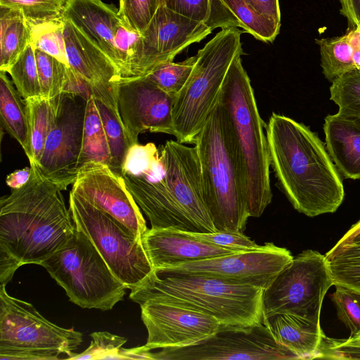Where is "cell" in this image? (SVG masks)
I'll list each match as a JSON object with an SVG mask.
<instances>
[{
	"label": "cell",
	"instance_id": "39",
	"mask_svg": "<svg viewBox=\"0 0 360 360\" xmlns=\"http://www.w3.org/2000/svg\"><path fill=\"white\" fill-rule=\"evenodd\" d=\"M66 0H0V7L20 12L30 23H36L60 18Z\"/></svg>",
	"mask_w": 360,
	"mask_h": 360
},
{
	"label": "cell",
	"instance_id": "8",
	"mask_svg": "<svg viewBox=\"0 0 360 360\" xmlns=\"http://www.w3.org/2000/svg\"><path fill=\"white\" fill-rule=\"evenodd\" d=\"M0 360L68 359L82 342V333L45 319L30 303L0 286Z\"/></svg>",
	"mask_w": 360,
	"mask_h": 360
},
{
	"label": "cell",
	"instance_id": "6",
	"mask_svg": "<svg viewBox=\"0 0 360 360\" xmlns=\"http://www.w3.org/2000/svg\"><path fill=\"white\" fill-rule=\"evenodd\" d=\"M240 36L236 27L224 28L198 50L191 76L174 99L172 118L179 142L194 143L216 106L231 64L244 54Z\"/></svg>",
	"mask_w": 360,
	"mask_h": 360
},
{
	"label": "cell",
	"instance_id": "3",
	"mask_svg": "<svg viewBox=\"0 0 360 360\" xmlns=\"http://www.w3.org/2000/svg\"><path fill=\"white\" fill-rule=\"evenodd\" d=\"M193 143L204 202L217 231L243 232L250 217L245 174L230 118L219 101Z\"/></svg>",
	"mask_w": 360,
	"mask_h": 360
},
{
	"label": "cell",
	"instance_id": "12",
	"mask_svg": "<svg viewBox=\"0 0 360 360\" xmlns=\"http://www.w3.org/2000/svg\"><path fill=\"white\" fill-rule=\"evenodd\" d=\"M292 258L288 250L272 243H266L259 249L236 252L154 270L160 274L203 276L233 284L266 289Z\"/></svg>",
	"mask_w": 360,
	"mask_h": 360
},
{
	"label": "cell",
	"instance_id": "17",
	"mask_svg": "<svg viewBox=\"0 0 360 360\" xmlns=\"http://www.w3.org/2000/svg\"><path fill=\"white\" fill-rule=\"evenodd\" d=\"M140 307L150 350L197 345L220 328L214 317L182 306L150 300Z\"/></svg>",
	"mask_w": 360,
	"mask_h": 360
},
{
	"label": "cell",
	"instance_id": "26",
	"mask_svg": "<svg viewBox=\"0 0 360 360\" xmlns=\"http://www.w3.org/2000/svg\"><path fill=\"white\" fill-rule=\"evenodd\" d=\"M6 73L0 70L1 124L21 146L30 162L32 160V132L27 105Z\"/></svg>",
	"mask_w": 360,
	"mask_h": 360
},
{
	"label": "cell",
	"instance_id": "4",
	"mask_svg": "<svg viewBox=\"0 0 360 360\" xmlns=\"http://www.w3.org/2000/svg\"><path fill=\"white\" fill-rule=\"evenodd\" d=\"M262 288L215 278L160 274L155 270L131 290L129 298L174 304L217 319L220 328H246L264 323Z\"/></svg>",
	"mask_w": 360,
	"mask_h": 360
},
{
	"label": "cell",
	"instance_id": "38",
	"mask_svg": "<svg viewBox=\"0 0 360 360\" xmlns=\"http://www.w3.org/2000/svg\"><path fill=\"white\" fill-rule=\"evenodd\" d=\"M330 100L340 112L360 115V70H352L335 78L330 87Z\"/></svg>",
	"mask_w": 360,
	"mask_h": 360
},
{
	"label": "cell",
	"instance_id": "45",
	"mask_svg": "<svg viewBox=\"0 0 360 360\" xmlns=\"http://www.w3.org/2000/svg\"><path fill=\"white\" fill-rule=\"evenodd\" d=\"M256 11L281 22V11L278 0H245Z\"/></svg>",
	"mask_w": 360,
	"mask_h": 360
},
{
	"label": "cell",
	"instance_id": "30",
	"mask_svg": "<svg viewBox=\"0 0 360 360\" xmlns=\"http://www.w3.org/2000/svg\"><path fill=\"white\" fill-rule=\"evenodd\" d=\"M63 98L64 94H61L52 99L41 96L24 99L32 132V160L30 164H38L46 139L56 124Z\"/></svg>",
	"mask_w": 360,
	"mask_h": 360
},
{
	"label": "cell",
	"instance_id": "10",
	"mask_svg": "<svg viewBox=\"0 0 360 360\" xmlns=\"http://www.w3.org/2000/svg\"><path fill=\"white\" fill-rule=\"evenodd\" d=\"M332 285L325 255L302 251L264 290V321L276 314H289L320 324L323 301Z\"/></svg>",
	"mask_w": 360,
	"mask_h": 360
},
{
	"label": "cell",
	"instance_id": "41",
	"mask_svg": "<svg viewBox=\"0 0 360 360\" xmlns=\"http://www.w3.org/2000/svg\"><path fill=\"white\" fill-rule=\"evenodd\" d=\"M90 346L79 354L74 353L68 359H120V352L127 338L108 332H94Z\"/></svg>",
	"mask_w": 360,
	"mask_h": 360
},
{
	"label": "cell",
	"instance_id": "44",
	"mask_svg": "<svg viewBox=\"0 0 360 360\" xmlns=\"http://www.w3.org/2000/svg\"><path fill=\"white\" fill-rule=\"evenodd\" d=\"M63 94L79 97L85 101L94 96L90 84L70 67L68 69L67 80Z\"/></svg>",
	"mask_w": 360,
	"mask_h": 360
},
{
	"label": "cell",
	"instance_id": "25",
	"mask_svg": "<svg viewBox=\"0 0 360 360\" xmlns=\"http://www.w3.org/2000/svg\"><path fill=\"white\" fill-rule=\"evenodd\" d=\"M319 46L321 66L331 82L340 75L360 70V26L347 30L340 37L316 39Z\"/></svg>",
	"mask_w": 360,
	"mask_h": 360
},
{
	"label": "cell",
	"instance_id": "11",
	"mask_svg": "<svg viewBox=\"0 0 360 360\" xmlns=\"http://www.w3.org/2000/svg\"><path fill=\"white\" fill-rule=\"evenodd\" d=\"M164 173L159 148L153 143H136L127 154L121 176L149 219L151 228L198 233L195 225L172 198Z\"/></svg>",
	"mask_w": 360,
	"mask_h": 360
},
{
	"label": "cell",
	"instance_id": "22",
	"mask_svg": "<svg viewBox=\"0 0 360 360\" xmlns=\"http://www.w3.org/2000/svg\"><path fill=\"white\" fill-rule=\"evenodd\" d=\"M141 241L154 269L243 251L205 242L174 229L148 228Z\"/></svg>",
	"mask_w": 360,
	"mask_h": 360
},
{
	"label": "cell",
	"instance_id": "31",
	"mask_svg": "<svg viewBox=\"0 0 360 360\" xmlns=\"http://www.w3.org/2000/svg\"><path fill=\"white\" fill-rule=\"evenodd\" d=\"M164 5L176 13L205 23L212 30L240 27L221 0H164Z\"/></svg>",
	"mask_w": 360,
	"mask_h": 360
},
{
	"label": "cell",
	"instance_id": "23",
	"mask_svg": "<svg viewBox=\"0 0 360 360\" xmlns=\"http://www.w3.org/2000/svg\"><path fill=\"white\" fill-rule=\"evenodd\" d=\"M326 148L347 179H360V115L338 111L325 118Z\"/></svg>",
	"mask_w": 360,
	"mask_h": 360
},
{
	"label": "cell",
	"instance_id": "34",
	"mask_svg": "<svg viewBox=\"0 0 360 360\" xmlns=\"http://www.w3.org/2000/svg\"><path fill=\"white\" fill-rule=\"evenodd\" d=\"M30 25L31 44L34 49L51 55L69 66L66 56L63 15L57 19Z\"/></svg>",
	"mask_w": 360,
	"mask_h": 360
},
{
	"label": "cell",
	"instance_id": "5",
	"mask_svg": "<svg viewBox=\"0 0 360 360\" xmlns=\"http://www.w3.org/2000/svg\"><path fill=\"white\" fill-rule=\"evenodd\" d=\"M219 102L230 118L241 158L246 183L250 217H260L272 200L270 161L266 124L258 110L250 79L241 55L231 64L224 79Z\"/></svg>",
	"mask_w": 360,
	"mask_h": 360
},
{
	"label": "cell",
	"instance_id": "47",
	"mask_svg": "<svg viewBox=\"0 0 360 360\" xmlns=\"http://www.w3.org/2000/svg\"><path fill=\"white\" fill-rule=\"evenodd\" d=\"M31 174V167L15 170L7 175L6 183L12 190L19 189L29 181Z\"/></svg>",
	"mask_w": 360,
	"mask_h": 360
},
{
	"label": "cell",
	"instance_id": "32",
	"mask_svg": "<svg viewBox=\"0 0 360 360\" xmlns=\"http://www.w3.org/2000/svg\"><path fill=\"white\" fill-rule=\"evenodd\" d=\"M235 16L240 27L264 42H272L279 34L281 22L266 18L256 11L245 0H221Z\"/></svg>",
	"mask_w": 360,
	"mask_h": 360
},
{
	"label": "cell",
	"instance_id": "16",
	"mask_svg": "<svg viewBox=\"0 0 360 360\" xmlns=\"http://www.w3.org/2000/svg\"><path fill=\"white\" fill-rule=\"evenodd\" d=\"M159 151L165 184L176 205L195 225L198 233L216 232L202 197L195 148L169 140Z\"/></svg>",
	"mask_w": 360,
	"mask_h": 360
},
{
	"label": "cell",
	"instance_id": "33",
	"mask_svg": "<svg viewBox=\"0 0 360 360\" xmlns=\"http://www.w3.org/2000/svg\"><path fill=\"white\" fill-rule=\"evenodd\" d=\"M106 134L111 156L110 169L121 176L123 163L132 146L121 117L100 101L95 99Z\"/></svg>",
	"mask_w": 360,
	"mask_h": 360
},
{
	"label": "cell",
	"instance_id": "18",
	"mask_svg": "<svg viewBox=\"0 0 360 360\" xmlns=\"http://www.w3.org/2000/svg\"><path fill=\"white\" fill-rule=\"evenodd\" d=\"M205 23L174 12L162 5L141 34V45L134 76L148 73L156 65L174 57L211 34Z\"/></svg>",
	"mask_w": 360,
	"mask_h": 360
},
{
	"label": "cell",
	"instance_id": "14",
	"mask_svg": "<svg viewBox=\"0 0 360 360\" xmlns=\"http://www.w3.org/2000/svg\"><path fill=\"white\" fill-rule=\"evenodd\" d=\"M153 360L299 359L274 340L264 323L254 326L219 328L197 345L164 348L152 352Z\"/></svg>",
	"mask_w": 360,
	"mask_h": 360
},
{
	"label": "cell",
	"instance_id": "19",
	"mask_svg": "<svg viewBox=\"0 0 360 360\" xmlns=\"http://www.w3.org/2000/svg\"><path fill=\"white\" fill-rule=\"evenodd\" d=\"M75 98L64 94L56 124L37 164L41 173L62 191L74 184L79 172L86 103L79 105Z\"/></svg>",
	"mask_w": 360,
	"mask_h": 360
},
{
	"label": "cell",
	"instance_id": "9",
	"mask_svg": "<svg viewBox=\"0 0 360 360\" xmlns=\"http://www.w3.org/2000/svg\"><path fill=\"white\" fill-rule=\"evenodd\" d=\"M69 210L76 229L91 240L108 267L127 289H133L154 269L142 244L120 221L70 191Z\"/></svg>",
	"mask_w": 360,
	"mask_h": 360
},
{
	"label": "cell",
	"instance_id": "29",
	"mask_svg": "<svg viewBox=\"0 0 360 360\" xmlns=\"http://www.w3.org/2000/svg\"><path fill=\"white\" fill-rule=\"evenodd\" d=\"M91 162L111 165L108 139L94 96L86 101L79 170Z\"/></svg>",
	"mask_w": 360,
	"mask_h": 360
},
{
	"label": "cell",
	"instance_id": "24",
	"mask_svg": "<svg viewBox=\"0 0 360 360\" xmlns=\"http://www.w3.org/2000/svg\"><path fill=\"white\" fill-rule=\"evenodd\" d=\"M264 323L269 328L276 342L299 359L319 358L326 337L321 324L289 314H274Z\"/></svg>",
	"mask_w": 360,
	"mask_h": 360
},
{
	"label": "cell",
	"instance_id": "35",
	"mask_svg": "<svg viewBox=\"0 0 360 360\" xmlns=\"http://www.w3.org/2000/svg\"><path fill=\"white\" fill-rule=\"evenodd\" d=\"M195 60L196 56H193L181 62L162 63L145 75L160 89L175 98L188 80Z\"/></svg>",
	"mask_w": 360,
	"mask_h": 360
},
{
	"label": "cell",
	"instance_id": "2",
	"mask_svg": "<svg viewBox=\"0 0 360 360\" xmlns=\"http://www.w3.org/2000/svg\"><path fill=\"white\" fill-rule=\"evenodd\" d=\"M29 181L0 201V252L19 266L39 264L63 247L75 231L60 188L30 164Z\"/></svg>",
	"mask_w": 360,
	"mask_h": 360
},
{
	"label": "cell",
	"instance_id": "15",
	"mask_svg": "<svg viewBox=\"0 0 360 360\" xmlns=\"http://www.w3.org/2000/svg\"><path fill=\"white\" fill-rule=\"evenodd\" d=\"M117 106L131 145L145 131L174 136L172 110L174 98L146 75L121 77L116 82Z\"/></svg>",
	"mask_w": 360,
	"mask_h": 360
},
{
	"label": "cell",
	"instance_id": "36",
	"mask_svg": "<svg viewBox=\"0 0 360 360\" xmlns=\"http://www.w3.org/2000/svg\"><path fill=\"white\" fill-rule=\"evenodd\" d=\"M12 82L23 99L41 96L35 49L30 44L8 69Z\"/></svg>",
	"mask_w": 360,
	"mask_h": 360
},
{
	"label": "cell",
	"instance_id": "28",
	"mask_svg": "<svg viewBox=\"0 0 360 360\" xmlns=\"http://www.w3.org/2000/svg\"><path fill=\"white\" fill-rule=\"evenodd\" d=\"M31 40L30 25L22 14L0 7V70L6 72Z\"/></svg>",
	"mask_w": 360,
	"mask_h": 360
},
{
	"label": "cell",
	"instance_id": "50",
	"mask_svg": "<svg viewBox=\"0 0 360 360\" xmlns=\"http://www.w3.org/2000/svg\"><path fill=\"white\" fill-rule=\"evenodd\" d=\"M360 231V219L353 224L350 229L346 232L347 233H352Z\"/></svg>",
	"mask_w": 360,
	"mask_h": 360
},
{
	"label": "cell",
	"instance_id": "21",
	"mask_svg": "<svg viewBox=\"0 0 360 360\" xmlns=\"http://www.w3.org/2000/svg\"><path fill=\"white\" fill-rule=\"evenodd\" d=\"M68 65L91 86L94 97L120 117L116 82L122 77L96 44L70 19L63 15Z\"/></svg>",
	"mask_w": 360,
	"mask_h": 360
},
{
	"label": "cell",
	"instance_id": "37",
	"mask_svg": "<svg viewBox=\"0 0 360 360\" xmlns=\"http://www.w3.org/2000/svg\"><path fill=\"white\" fill-rule=\"evenodd\" d=\"M41 96L48 99L63 94L68 67L57 58L35 49Z\"/></svg>",
	"mask_w": 360,
	"mask_h": 360
},
{
	"label": "cell",
	"instance_id": "49",
	"mask_svg": "<svg viewBox=\"0 0 360 360\" xmlns=\"http://www.w3.org/2000/svg\"><path fill=\"white\" fill-rule=\"evenodd\" d=\"M344 352L349 359H360V331L347 339Z\"/></svg>",
	"mask_w": 360,
	"mask_h": 360
},
{
	"label": "cell",
	"instance_id": "20",
	"mask_svg": "<svg viewBox=\"0 0 360 360\" xmlns=\"http://www.w3.org/2000/svg\"><path fill=\"white\" fill-rule=\"evenodd\" d=\"M71 191L120 221L136 236L141 237L148 229L124 179L108 165L91 162L81 167Z\"/></svg>",
	"mask_w": 360,
	"mask_h": 360
},
{
	"label": "cell",
	"instance_id": "40",
	"mask_svg": "<svg viewBox=\"0 0 360 360\" xmlns=\"http://www.w3.org/2000/svg\"><path fill=\"white\" fill-rule=\"evenodd\" d=\"M330 296L338 318L350 331V336L360 331V292L341 285H335Z\"/></svg>",
	"mask_w": 360,
	"mask_h": 360
},
{
	"label": "cell",
	"instance_id": "43",
	"mask_svg": "<svg viewBox=\"0 0 360 360\" xmlns=\"http://www.w3.org/2000/svg\"><path fill=\"white\" fill-rule=\"evenodd\" d=\"M188 233L197 239L230 249L250 250L262 247L243 232L218 231L213 233Z\"/></svg>",
	"mask_w": 360,
	"mask_h": 360
},
{
	"label": "cell",
	"instance_id": "13",
	"mask_svg": "<svg viewBox=\"0 0 360 360\" xmlns=\"http://www.w3.org/2000/svg\"><path fill=\"white\" fill-rule=\"evenodd\" d=\"M63 15L100 47L122 77L134 75L142 34L124 22L114 5L102 0H66Z\"/></svg>",
	"mask_w": 360,
	"mask_h": 360
},
{
	"label": "cell",
	"instance_id": "42",
	"mask_svg": "<svg viewBox=\"0 0 360 360\" xmlns=\"http://www.w3.org/2000/svg\"><path fill=\"white\" fill-rule=\"evenodd\" d=\"M158 8L157 0H119L118 13L129 27L142 34Z\"/></svg>",
	"mask_w": 360,
	"mask_h": 360
},
{
	"label": "cell",
	"instance_id": "1",
	"mask_svg": "<svg viewBox=\"0 0 360 360\" xmlns=\"http://www.w3.org/2000/svg\"><path fill=\"white\" fill-rule=\"evenodd\" d=\"M265 131L270 166L293 207L310 217L335 212L344 200V187L316 134L275 112Z\"/></svg>",
	"mask_w": 360,
	"mask_h": 360
},
{
	"label": "cell",
	"instance_id": "7",
	"mask_svg": "<svg viewBox=\"0 0 360 360\" xmlns=\"http://www.w3.org/2000/svg\"><path fill=\"white\" fill-rule=\"evenodd\" d=\"M74 304L87 309L110 310L124 300L127 286L112 274L99 252L76 229L60 249L41 264Z\"/></svg>",
	"mask_w": 360,
	"mask_h": 360
},
{
	"label": "cell",
	"instance_id": "51",
	"mask_svg": "<svg viewBox=\"0 0 360 360\" xmlns=\"http://www.w3.org/2000/svg\"><path fill=\"white\" fill-rule=\"evenodd\" d=\"M158 7L164 5V0H157Z\"/></svg>",
	"mask_w": 360,
	"mask_h": 360
},
{
	"label": "cell",
	"instance_id": "46",
	"mask_svg": "<svg viewBox=\"0 0 360 360\" xmlns=\"http://www.w3.org/2000/svg\"><path fill=\"white\" fill-rule=\"evenodd\" d=\"M339 1L341 5L340 13L347 20V30L360 26V0H339Z\"/></svg>",
	"mask_w": 360,
	"mask_h": 360
},
{
	"label": "cell",
	"instance_id": "27",
	"mask_svg": "<svg viewBox=\"0 0 360 360\" xmlns=\"http://www.w3.org/2000/svg\"><path fill=\"white\" fill-rule=\"evenodd\" d=\"M325 255L334 285L360 292V231L346 233Z\"/></svg>",
	"mask_w": 360,
	"mask_h": 360
},
{
	"label": "cell",
	"instance_id": "48",
	"mask_svg": "<svg viewBox=\"0 0 360 360\" xmlns=\"http://www.w3.org/2000/svg\"><path fill=\"white\" fill-rule=\"evenodd\" d=\"M120 359H151L152 352L145 345L130 349L122 348L120 352Z\"/></svg>",
	"mask_w": 360,
	"mask_h": 360
}]
</instances>
